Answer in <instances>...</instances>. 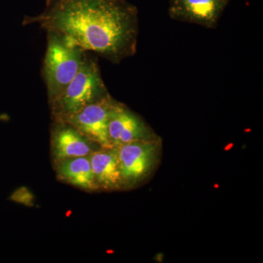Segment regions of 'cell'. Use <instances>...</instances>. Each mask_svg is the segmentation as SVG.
Returning <instances> with one entry per match:
<instances>
[{"label": "cell", "mask_w": 263, "mask_h": 263, "mask_svg": "<svg viewBox=\"0 0 263 263\" xmlns=\"http://www.w3.org/2000/svg\"><path fill=\"white\" fill-rule=\"evenodd\" d=\"M22 24L60 33L114 64L137 51L138 10L128 0H46L44 10Z\"/></svg>", "instance_id": "6da1fadb"}, {"label": "cell", "mask_w": 263, "mask_h": 263, "mask_svg": "<svg viewBox=\"0 0 263 263\" xmlns=\"http://www.w3.org/2000/svg\"><path fill=\"white\" fill-rule=\"evenodd\" d=\"M8 199L11 201L22 204L26 206L32 207L34 205V195L29 189L24 186L15 190Z\"/></svg>", "instance_id": "8fae6325"}, {"label": "cell", "mask_w": 263, "mask_h": 263, "mask_svg": "<svg viewBox=\"0 0 263 263\" xmlns=\"http://www.w3.org/2000/svg\"><path fill=\"white\" fill-rule=\"evenodd\" d=\"M124 186L146 179L155 169L161 148L160 138L126 143L116 147Z\"/></svg>", "instance_id": "277c9868"}, {"label": "cell", "mask_w": 263, "mask_h": 263, "mask_svg": "<svg viewBox=\"0 0 263 263\" xmlns=\"http://www.w3.org/2000/svg\"><path fill=\"white\" fill-rule=\"evenodd\" d=\"M46 34L47 44L43 59L42 76L49 104L74 79L88 52L60 33L47 31Z\"/></svg>", "instance_id": "7a4b0ae2"}, {"label": "cell", "mask_w": 263, "mask_h": 263, "mask_svg": "<svg viewBox=\"0 0 263 263\" xmlns=\"http://www.w3.org/2000/svg\"><path fill=\"white\" fill-rule=\"evenodd\" d=\"M102 148L69 123L53 119L51 129V157L53 164L66 159L86 157Z\"/></svg>", "instance_id": "52a82bcc"}, {"label": "cell", "mask_w": 263, "mask_h": 263, "mask_svg": "<svg viewBox=\"0 0 263 263\" xmlns=\"http://www.w3.org/2000/svg\"><path fill=\"white\" fill-rule=\"evenodd\" d=\"M57 179L84 191L99 190L91 170L89 156L66 159L54 163Z\"/></svg>", "instance_id": "30bf717a"}, {"label": "cell", "mask_w": 263, "mask_h": 263, "mask_svg": "<svg viewBox=\"0 0 263 263\" xmlns=\"http://www.w3.org/2000/svg\"><path fill=\"white\" fill-rule=\"evenodd\" d=\"M227 1H228V2H230V0H227Z\"/></svg>", "instance_id": "7c38bea8"}, {"label": "cell", "mask_w": 263, "mask_h": 263, "mask_svg": "<svg viewBox=\"0 0 263 263\" xmlns=\"http://www.w3.org/2000/svg\"><path fill=\"white\" fill-rule=\"evenodd\" d=\"M109 95L98 62L88 52L74 79L61 94L49 103L52 117L60 118L75 113Z\"/></svg>", "instance_id": "3957f363"}, {"label": "cell", "mask_w": 263, "mask_h": 263, "mask_svg": "<svg viewBox=\"0 0 263 263\" xmlns=\"http://www.w3.org/2000/svg\"><path fill=\"white\" fill-rule=\"evenodd\" d=\"M115 102L109 95L95 103L86 105L79 111L53 119L69 123L103 148H113L109 140L108 122Z\"/></svg>", "instance_id": "5b68a950"}, {"label": "cell", "mask_w": 263, "mask_h": 263, "mask_svg": "<svg viewBox=\"0 0 263 263\" xmlns=\"http://www.w3.org/2000/svg\"><path fill=\"white\" fill-rule=\"evenodd\" d=\"M95 183L99 190L124 187L116 147L100 148L89 156Z\"/></svg>", "instance_id": "9c48e42d"}, {"label": "cell", "mask_w": 263, "mask_h": 263, "mask_svg": "<svg viewBox=\"0 0 263 263\" xmlns=\"http://www.w3.org/2000/svg\"><path fill=\"white\" fill-rule=\"evenodd\" d=\"M228 3L227 0H170L168 13L174 20L214 29Z\"/></svg>", "instance_id": "ba28073f"}, {"label": "cell", "mask_w": 263, "mask_h": 263, "mask_svg": "<svg viewBox=\"0 0 263 263\" xmlns=\"http://www.w3.org/2000/svg\"><path fill=\"white\" fill-rule=\"evenodd\" d=\"M108 136L112 147L159 138L138 114L117 100L109 117Z\"/></svg>", "instance_id": "8992f818"}]
</instances>
